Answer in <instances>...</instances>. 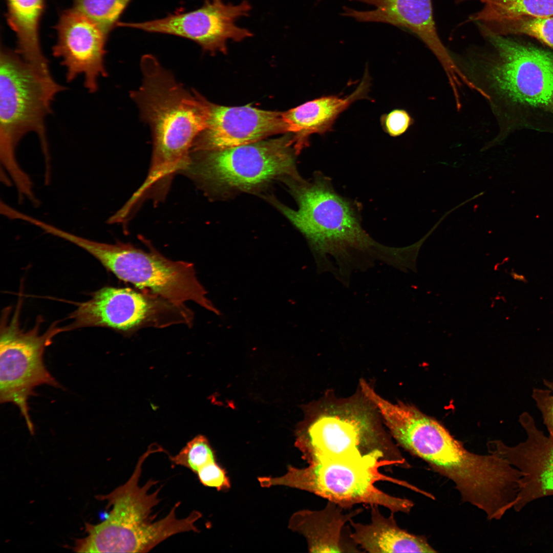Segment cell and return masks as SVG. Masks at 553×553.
<instances>
[{"mask_svg":"<svg viewBox=\"0 0 553 553\" xmlns=\"http://www.w3.org/2000/svg\"><path fill=\"white\" fill-rule=\"evenodd\" d=\"M302 451L308 462L358 461L380 449L372 418L356 405H343L326 410L309 426Z\"/></svg>","mask_w":553,"mask_h":553,"instance_id":"cell-11","label":"cell"},{"mask_svg":"<svg viewBox=\"0 0 553 553\" xmlns=\"http://www.w3.org/2000/svg\"><path fill=\"white\" fill-rule=\"evenodd\" d=\"M9 25L17 39L15 52L37 72L53 78L48 60L44 55L39 37V25L45 0H6Z\"/></svg>","mask_w":553,"mask_h":553,"instance_id":"cell-21","label":"cell"},{"mask_svg":"<svg viewBox=\"0 0 553 553\" xmlns=\"http://www.w3.org/2000/svg\"><path fill=\"white\" fill-rule=\"evenodd\" d=\"M490 35H526L531 37L553 51V16H523L496 25L483 33Z\"/></svg>","mask_w":553,"mask_h":553,"instance_id":"cell-23","label":"cell"},{"mask_svg":"<svg viewBox=\"0 0 553 553\" xmlns=\"http://www.w3.org/2000/svg\"><path fill=\"white\" fill-rule=\"evenodd\" d=\"M372 5L370 11L344 7L342 15L361 22H379L406 29L419 37L434 54L450 79L460 73L441 42L434 19L432 0H349Z\"/></svg>","mask_w":553,"mask_h":553,"instance_id":"cell-17","label":"cell"},{"mask_svg":"<svg viewBox=\"0 0 553 553\" xmlns=\"http://www.w3.org/2000/svg\"><path fill=\"white\" fill-rule=\"evenodd\" d=\"M342 508L329 501L323 509L300 511L291 518L289 527L305 537L310 552H344L341 537L344 525L363 510L344 514Z\"/></svg>","mask_w":553,"mask_h":553,"instance_id":"cell-20","label":"cell"},{"mask_svg":"<svg viewBox=\"0 0 553 553\" xmlns=\"http://www.w3.org/2000/svg\"><path fill=\"white\" fill-rule=\"evenodd\" d=\"M131 0H74V9L96 23L107 34Z\"/></svg>","mask_w":553,"mask_h":553,"instance_id":"cell-24","label":"cell"},{"mask_svg":"<svg viewBox=\"0 0 553 553\" xmlns=\"http://www.w3.org/2000/svg\"><path fill=\"white\" fill-rule=\"evenodd\" d=\"M371 521L369 524L354 522L350 538L365 551L372 553L436 552L422 536L411 534L397 525L391 513L389 517L382 515L378 505H371Z\"/></svg>","mask_w":553,"mask_h":553,"instance_id":"cell-19","label":"cell"},{"mask_svg":"<svg viewBox=\"0 0 553 553\" xmlns=\"http://www.w3.org/2000/svg\"><path fill=\"white\" fill-rule=\"evenodd\" d=\"M20 306L10 317L9 311L3 315L0 335V401L11 403L19 409L31 434L34 427L29 414L28 401L35 388L47 385L61 388L44 362V354L53 338L67 331L65 327L52 324L43 333L39 332L41 319L27 331L20 327Z\"/></svg>","mask_w":553,"mask_h":553,"instance_id":"cell-10","label":"cell"},{"mask_svg":"<svg viewBox=\"0 0 553 553\" xmlns=\"http://www.w3.org/2000/svg\"><path fill=\"white\" fill-rule=\"evenodd\" d=\"M56 30L57 40L52 53L60 59L67 81L72 82L82 75L86 89L95 93L99 78L107 75L104 57L108 34L74 8L62 13Z\"/></svg>","mask_w":553,"mask_h":553,"instance_id":"cell-15","label":"cell"},{"mask_svg":"<svg viewBox=\"0 0 553 553\" xmlns=\"http://www.w3.org/2000/svg\"><path fill=\"white\" fill-rule=\"evenodd\" d=\"M293 137L192 152L181 172L208 196L253 192L273 180L299 179Z\"/></svg>","mask_w":553,"mask_h":553,"instance_id":"cell-6","label":"cell"},{"mask_svg":"<svg viewBox=\"0 0 553 553\" xmlns=\"http://www.w3.org/2000/svg\"><path fill=\"white\" fill-rule=\"evenodd\" d=\"M407 451L452 480L462 501L483 511L488 520H499L513 508L520 472L495 454L467 451L436 419L416 426Z\"/></svg>","mask_w":553,"mask_h":553,"instance_id":"cell-3","label":"cell"},{"mask_svg":"<svg viewBox=\"0 0 553 553\" xmlns=\"http://www.w3.org/2000/svg\"><path fill=\"white\" fill-rule=\"evenodd\" d=\"M385 455L376 451L358 461L313 460L304 468L289 466L283 476L260 477L259 481L263 487L285 485L309 492L343 508L365 504L385 507L393 513H409L414 505L411 500L389 495L375 485L379 481L406 485L379 472L381 466H402Z\"/></svg>","mask_w":553,"mask_h":553,"instance_id":"cell-7","label":"cell"},{"mask_svg":"<svg viewBox=\"0 0 553 553\" xmlns=\"http://www.w3.org/2000/svg\"><path fill=\"white\" fill-rule=\"evenodd\" d=\"M250 4H224L222 0H207L201 8L188 12L140 23H119L118 26L151 33L175 35L195 41L203 49L225 53L228 39L239 41L252 36L248 30L236 25V20L247 16Z\"/></svg>","mask_w":553,"mask_h":553,"instance_id":"cell-12","label":"cell"},{"mask_svg":"<svg viewBox=\"0 0 553 553\" xmlns=\"http://www.w3.org/2000/svg\"><path fill=\"white\" fill-rule=\"evenodd\" d=\"M140 66L142 82L131 96L151 128L153 146L147 175L138 190L161 199L185 168L194 141L206 128L210 102L184 89L152 55L144 56Z\"/></svg>","mask_w":553,"mask_h":553,"instance_id":"cell-1","label":"cell"},{"mask_svg":"<svg viewBox=\"0 0 553 553\" xmlns=\"http://www.w3.org/2000/svg\"><path fill=\"white\" fill-rule=\"evenodd\" d=\"M168 456L173 464L185 467L195 474L207 463L215 461L208 440L202 435L188 441L176 455Z\"/></svg>","mask_w":553,"mask_h":553,"instance_id":"cell-25","label":"cell"},{"mask_svg":"<svg viewBox=\"0 0 553 553\" xmlns=\"http://www.w3.org/2000/svg\"><path fill=\"white\" fill-rule=\"evenodd\" d=\"M65 88L53 78L41 75L15 51L0 52V160L1 178L8 177L19 194L33 187L30 176L17 162L16 150L27 134L39 139L45 159V178L50 177V157L45 120L52 112L55 96Z\"/></svg>","mask_w":553,"mask_h":553,"instance_id":"cell-5","label":"cell"},{"mask_svg":"<svg viewBox=\"0 0 553 553\" xmlns=\"http://www.w3.org/2000/svg\"><path fill=\"white\" fill-rule=\"evenodd\" d=\"M519 421L526 433L524 441L508 446L500 440L489 442V453L506 460L521 473L514 508L518 512L538 499L553 495V437L544 434L533 417L522 413Z\"/></svg>","mask_w":553,"mask_h":553,"instance_id":"cell-14","label":"cell"},{"mask_svg":"<svg viewBox=\"0 0 553 553\" xmlns=\"http://www.w3.org/2000/svg\"><path fill=\"white\" fill-rule=\"evenodd\" d=\"M486 70L500 135L528 130L553 134V51L513 35L485 37Z\"/></svg>","mask_w":553,"mask_h":553,"instance_id":"cell-2","label":"cell"},{"mask_svg":"<svg viewBox=\"0 0 553 553\" xmlns=\"http://www.w3.org/2000/svg\"><path fill=\"white\" fill-rule=\"evenodd\" d=\"M285 132L282 113L250 105L228 107L210 102L207 126L194 141L190 152L246 145Z\"/></svg>","mask_w":553,"mask_h":553,"instance_id":"cell-16","label":"cell"},{"mask_svg":"<svg viewBox=\"0 0 553 553\" xmlns=\"http://www.w3.org/2000/svg\"><path fill=\"white\" fill-rule=\"evenodd\" d=\"M474 0H457L458 3ZM482 8L468 20L475 23L483 33L494 26L523 16H553V0H474Z\"/></svg>","mask_w":553,"mask_h":553,"instance_id":"cell-22","label":"cell"},{"mask_svg":"<svg viewBox=\"0 0 553 553\" xmlns=\"http://www.w3.org/2000/svg\"><path fill=\"white\" fill-rule=\"evenodd\" d=\"M546 389L534 388L531 396L540 412L550 436L553 437V379H543Z\"/></svg>","mask_w":553,"mask_h":553,"instance_id":"cell-26","label":"cell"},{"mask_svg":"<svg viewBox=\"0 0 553 553\" xmlns=\"http://www.w3.org/2000/svg\"><path fill=\"white\" fill-rule=\"evenodd\" d=\"M160 452L157 446H149L138 459L135 470L123 485L106 495L98 496L108 501L112 509L106 519L97 525L86 523L87 536L76 541L74 550L78 552H147L158 544L175 534L198 532L195 522L201 517L198 511L178 519L175 504L168 514L156 521L152 509L160 502L161 487L152 493L151 488L158 481L148 480L143 486L139 482L142 466L150 454Z\"/></svg>","mask_w":553,"mask_h":553,"instance_id":"cell-4","label":"cell"},{"mask_svg":"<svg viewBox=\"0 0 553 553\" xmlns=\"http://www.w3.org/2000/svg\"><path fill=\"white\" fill-rule=\"evenodd\" d=\"M318 1H320V0H318Z\"/></svg>","mask_w":553,"mask_h":553,"instance_id":"cell-29","label":"cell"},{"mask_svg":"<svg viewBox=\"0 0 553 553\" xmlns=\"http://www.w3.org/2000/svg\"><path fill=\"white\" fill-rule=\"evenodd\" d=\"M381 125L390 136L397 137L403 134L412 122L407 111L401 109L392 110L380 118Z\"/></svg>","mask_w":553,"mask_h":553,"instance_id":"cell-28","label":"cell"},{"mask_svg":"<svg viewBox=\"0 0 553 553\" xmlns=\"http://www.w3.org/2000/svg\"><path fill=\"white\" fill-rule=\"evenodd\" d=\"M174 305L158 296L130 288L104 287L77 305L70 315L71 323L65 327L68 331L101 327L130 332L145 324L159 325L157 320L160 313Z\"/></svg>","mask_w":553,"mask_h":553,"instance_id":"cell-13","label":"cell"},{"mask_svg":"<svg viewBox=\"0 0 553 553\" xmlns=\"http://www.w3.org/2000/svg\"><path fill=\"white\" fill-rule=\"evenodd\" d=\"M287 183L297 208L270 200L314 248L334 251L374 246L362 227L356 205L336 193L329 178L318 173L311 182L301 178Z\"/></svg>","mask_w":553,"mask_h":553,"instance_id":"cell-9","label":"cell"},{"mask_svg":"<svg viewBox=\"0 0 553 553\" xmlns=\"http://www.w3.org/2000/svg\"><path fill=\"white\" fill-rule=\"evenodd\" d=\"M196 474L200 482L205 486L215 487L218 491L230 487V482L224 470L217 463L216 460L204 465Z\"/></svg>","mask_w":553,"mask_h":553,"instance_id":"cell-27","label":"cell"},{"mask_svg":"<svg viewBox=\"0 0 553 553\" xmlns=\"http://www.w3.org/2000/svg\"><path fill=\"white\" fill-rule=\"evenodd\" d=\"M62 237L89 252L123 281L146 289L177 306L184 307L185 302L193 301L219 314L206 297L191 263L168 259L151 245L147 251L129 243H101L67 231Z\"/></svg>","mask_w":553,"mask_h":553,"instance_id":"cell-8","label":"cell"},{"mask_svg":"<svg viewBox=\"0 0 553 553\" xmlns=\"http://www.w3.org/2000/svg\"><path fill=\"white\" fill-rule=\"evenodd\" d=\"M370 80L366 69L359 85L349 95L322 96L282 113L286 132L295 135L294 147L296 154L307 145L310 135H322L331 131L338 116L352 103L368 98Z\"/></svg>","mask_w":553,"mask_h":553,"instance_id":"cell-18","label":"cell"}]
</instances>
